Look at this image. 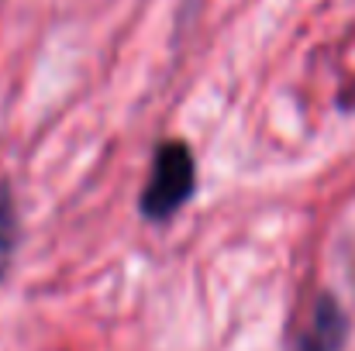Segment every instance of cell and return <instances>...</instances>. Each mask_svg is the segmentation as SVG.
I'll return each instance as SVG.
<instances>
[{
	"label": "cell",
	"mask_w": 355,
	"mask_h": 351,
	"mask_svg": "<svg viewBox=\"0 0 355 351\" xmlns=\"http://www.w3.org/2000/svg\"><path fill=\"white\" fill-rule=\"evenodd\" d=\"M193 197V155L180 141H166L155 152L148 186L141 193V214L148 221L173 217Z\"/></svg>",
	"instance_id": "obj_1"
},
{
	"label": "cell",
	"mask_w": 355,
	"mask_h": 351,
	"mask_svg": "<svg viewBox=\"0 0 355 351\" xmlns=\"http://www.w3.org/2000/svg\"><path fill=\"white\" fill-rule=\"evenodd\" d=\"M14 248H17V210H14L10 190L0 183V279H3L7 269H10Z\"/></svg>",
	"instance_id": "obj_3"
},
{
	"label": "cell",
	"mask_w": 355,
	"mask_h": 351,
	"mask_svg": "<svg viewBox=\"0 0 355 351\" xmlns=\"http://www.w3.org/2000/svg\"><path fill=\"white\" fill-rule=\"evenodd\" d=\"M342 341H345V317H342V310L335 307V300L321 296L318 307H314L311 327H307V334L300 338V348L297 351H338Z\"/></svg>",
	"instance_id": "obj_2"
}]
</instances>
